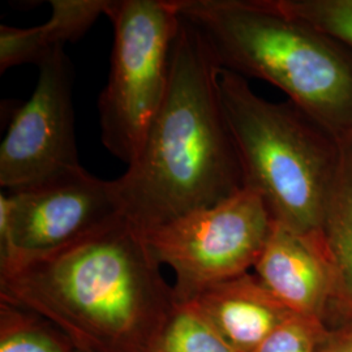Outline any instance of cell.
<instances>
[{"mask_svg":"<svg viewBox=\"0 0 352 352\" xmlns=\"http://www.w3.org/2000/svg\"><path fill=\"white\" fill-rule=\"evenodd\" d=\"M0 302L45 317L89 352L145 351L175 305L144 231L124 215L58 250L1 263Z\"/></svg>","mask_w":352,"mask_h":352,"instance_id":"cell-1","label":"cell"},{"mask_svg":"<svg viewBox=\"0 0 352 352\" xmlns=\"http://www.w3.org/2000/svg\"><path fill=\"white\" fill-rule=\"evenodd\" d=\"M221 69L201 34L182 17L164 102L138 157L116 179L123 215L144 232L244 188L219 93Z\"/></svg>","mask_w":352,"mask_h":352,"instance_id":"cell-2","label":"cell"},{"mask_svg":"<svg viewBox=\"0 0 352 352\" xmlns=\"http://www.w3.org/2000/svg\"><path fill=\"white\" fill-rule=\"evenodd\" d=\"M222 69L280 89L340 145L352 142V52L274 0H176Z\"/></svg>","mask_w":352,"mask_h":352,"instance_id":"cell-3","label":"cell"},{"mask_svg":"<svg viewBox=\"0 0 352 352\" xmlns=\"http://www.w3.org/2000/svg\"><path fill=\"white\" fill-rule=\"evenodd\" d=\"M219 93L244 187L261 196L274 222L322 235L342 145L296 104L265 100L234 72L221 69Z\"/></svg>","mask_w":352,"mask_h":352,"instance_id":"cell-4","label":"cell"},{"mask_svg":"<svg viewBox=\"0 0 352 352\" xmlns=\"http://www.w3.org/2000/svg\"><path fill=\"white\" fill-rule=\"evenodd\" d=\"M104 16L113 24V45L98 100L101 139L129 166L164 102L182 17L176 0L109 1Z\"/></svg>","mask_w":352,"mask_h":352,"instance_id":"cell-5","label":"cell"},{"mask_svg":"<svg viewBox=\"0 0 352 352\" xmlns=\"http://www.w3.org/2000/svg\"><path fill=\"white\" fill-rule=\"evenodd\" d=\"M273 222L261 196L244 187L225 201L144 234L155 260L174 270V300L182 304L248 273L264 250Z\"/></svg>","mask_w":352,"mask_h":352,"instance_id":"cell-6","label":"cell"},{"mask_svg":"<svg viewBox=\"0 0 352 352\" xmlns=\"http://www.w3.org/2000/svg\"><path fill=\"white\" fill-rule=\"evenodd\" d=\"M123 215L116 180L81 164L0 195V264L58 250Z\"/></svg>","mask_w":352,"mask_h":352,"instance_id":"cell-7","label":"cell"},{"mask_svg":"<svg viewBox=\"0 0 352 352\" xmlns=\"http://www.w3.org/2000/svg\"><path fill=\"white\" fill-rule=\"evenodd\" d=\"M38 68L34 91L14 113L0 146V186L6 190L80 166L71 62L60 50Z\"/></svg>","mask_w":352,"mask_h":352,"instance_id":"cell-8","label":"cell"},{"mask_svg":"<svg viewBox=\"0 0 352 352\" xmlns=\"http://www.w3.org/2000/svg\"><path fill=\"white\" fill-rule=\"evenodd\" d=\"M253 267L256 277L292 314L327 321L334 277L322 235L302 234L273 222Z\"/></svg>","mask_w":352,"mask_h":352,"instance_id":"cell-9","label":"cell"},{"mask_svg":"<svg viewBox=\"0 0 352 352\" xmlns=\"http://www.w3.org/2000/svg\"><path fill=\"white\" fill-rule=\"evenodd\" d=\"M192 302L235 352L254 351L295 315L251 273L214 285Z\"/></svg>","mask_w":352,"mask_h":352,"instance_id":"cell-10","label":"cell"},{"mask_svg":"<svg viewBox=\"0 0 352 352\" xmlns=\"http://www.w3.org/2000/svg\"><path fill=\"white\" fill-rule=\"evenodd\" d=\"M109 0H52L50 20L33 28L0 26V72L21 64L43 63L82 37L104 14Z\"/></svg>","mask_w":352,"mask_h":352,"instance_id":"cell-11","label":"cell"},{"mask_svg":"<svg viewBox=\"0 0 352 352\" xmlns=\"http://www.w3.org/2000/svg\"><path fill=\"white\" fill-rule=\"evenodd\" d=\"M322 236L334 277L327 322L336 327L352 320V142L342 145Z\"/></svg>","mask_w":352,"mask_h":352,"instance_id":"cell-12","label":"cell"},{"mask_svg":"<svg viewBox=\"0 0 352 352\" xmlns=\"http://www.w3.org/2000/svg\"><path fill=\"white\" fill-rule=\"evenodd\" d=\"M0 352H78V349L45 317L0 302Z\"/></svg>","mask_w":352,"mask_h":352,"instance_id":"cell-13","label":"cell"},{"mask_svg":"<svg viewBox=\"0 0 352 352\" xmlns=\"http://www.w3.org/2000/svg\"><path fill=\"white\" fill-rule=\"evenodd\" d=\"M144 352H235L193 302H175L164 327Z\"/></svg>","mask_w":352,"mask_h":352,"instance_id":"cell-14","label":"cell"},{"mask_svg":"<svg viewBox=\"0 0 352 352\" xmlns=\"http://www.w3.org/2000/svg\"><path fill=\"white\" fill-rule=\"evenodd\" d=\"M274 4L352 52V0H274Z\"/></svg>","mask_w":352,"mask_h":352,"instance_id":"cell-15","label":"cell"},{"mask_svg":"<svg viewBox=\"0 0 352 352\" xmlns=\"http://www.w3.org/2000/svg\"><path fill=\"white\" fill-rule=\"evenodd\" d=\"M329 331L321 318L289 316L253 352H322Z\"/></svg>","mask_w":352,"mask_h":352,"instance_id":"cell-16","label":"cell"},{"mask_svg":"<svg viewBox=\"0 0 352 352\" xmlns=\"http://www.w3.org/2000/svg\"><path fill=\"white\" fill-rule=\"evenodd\" d=\"M322 352H352V320L330 327Z\"/></svg>","mask_w":352,"mask_h":352,"instance_id":"cell-17","label":"cell"},{"mask_svg":"<svg viewBox=\"0 0 352 352\" xmlns=\"http://www.w3.org/2000/svg\"><path fill=\"white\" fill-rule=\"evenodd\" d=\"M78 352H89V351H78Z\"/></svg>","mask_w":352,"mask_h":352,"instance_id":"cell-18","label":"cell"}]
</instances>
